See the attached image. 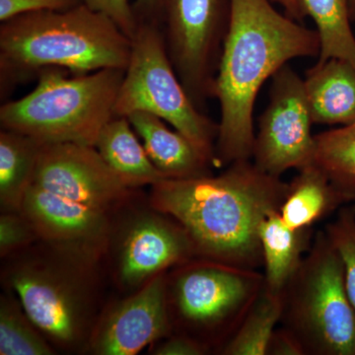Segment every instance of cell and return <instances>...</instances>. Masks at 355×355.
<instances>
[{
  "mask_svg": "<svg viewBox=\"0 0 355 355\" xmlns=\"http://www.w3.org/2000/svg\"><path fill=\"white\" fill-rule=\"evenodd\" d=\"M142 140L147 155L167 179H191L211 174L212 162L182 133L173 132L165 121L146 112L128 116Z\"/></svg>",
  "mask_w": 355,
  "mask_h": 355,
  "instance_id": "15",
  "label": "cell"
},
{
  "mask_svg": "<svg viewBox=\"0 0 355 355\" xmlns=\"http://www.w3.org/2000/svg\"><path fill=\"white\" fill-rule=\"evenodd\" d=\"M33 184L107 214L132 190L95 146L70 142L42 144Z\"/></svg>",
  "mask_w": 355,
  "mask_h": 355,
  "instance_id": "10",
  "label": "cell"
},
{
  "mask_svg": "<svg viewBox=\"0 0 355 355\" xmlns=\"http://www.w3.org/2000/svg\"><path fill=\"white\" fill-rule=\"evenodd\" d=\"M265 286L253 268L196 258L172 282V303L184 333L219 352L239 328Z\"/></svg>",
  "mask_w": 355,
  "mask_h": 355,
  "instance_id": "7",
  "label": "cell"
},
{
  "mask_svg": "<svg viewBox=\"0 0 355 355\" xmlns=\"http://www.w3.org/2000/svg\"><path fill=\"white\" fill-rule=\"evenodd\" d=\"M303 17L309 16L320 41L318 62L340 58L355 67V37L350 26L349 0H299Z\"/></svg>",
  "mask_w": 355,
  "mask_h": 355,
  "instance_id": "21",
  "label": "cell"
},
{
  "mask_svg": "<svg viewBox=\"0 0 355 355\" xmlns=\"http://www.w3.org/2000/svg\"><path fill=\"white\" fill-rule=\"evenodd\" d=\"M282 327L305 355H355V309L340 254L319 231L284 292Z\"/></svg>",
  "mask_w": 355,
  "mask_h": 355,
  "instance_id": "5",
  "label": "cell"
},
{
  "mask_svg": "<svg viewBox=\"0 0 355 355\" xmlns=\"http://www.w3.org/2000/svg\"><path fill=\"white\" fill-rule=\"evenodd\" d=\"M304 88L313 123H355V67L340 58L317 62L306 71Z\"/></svg>",
  "mask_w": 355,
  "mask_h": 355,
  "instance_id": "17",
  "label": "cell"
},
{
  "mask_svg": "<svg viewBox=\"0 0 355 355\" xmlns=\"http://www.w3.org/2000/svg\"><path fill=\"white\" fill-rule=\"evenodd\" d=\"M41 144L1 128L0 132V203L4 212H20L26 191L34 181Z\"/></svg>",
  "mask_w": 355,
  "mask_h": 355,
  "instance_id": "20",
  "label": "cell"
},
{
  "mask_svg": "<svg viewBox=\"0 0 355 355\" xmlns=\"http://www.w3.org/2000/svg\"><path fill=\"white\" fill-rule=\"evenodd\" d=\"M163 18L170 60L200 111L214 98V78L230 18V0H166Z\"/></svg>",
  "mask_w": 355,
  "mask_h": 355,
  "instance_id": "8",
  "label": "cell"
},
{
  "mask_svg": "<svg viewBox=\"0 0 355 355\" xmlns=\"http://www.w3.org/2000/svg\"><path fill=\"white\" fill-rule=\"evenodd\" d=\"M166 0H135L133 4L137 19L156 21L163 17Z\"/></svg>",
  "mask_w": 355,
  "mask_h": 355,
  "instance_id": "31",
  "label": "cell"
},
{
  "mask_svg": "<svg viewBox=\"0 0 355 355\" xmlns=\"http://www.w3.org/2000/svg\"><path fill=\"white\" fill-rule=\"evenodd\" d=\"M338 250L345 268V286L355 309V205H345L338 216L324 228Z\"/></svg>",
  "mask_w": 355,
  "mask_h": 355,
  "instance_id": "25",
  "label": "cell"
},
{
  "mask_svg": "<svg viewBox=\"0 0 355 355\" xmlns=\"http://www.w3.org/2000/svg\"><path fill=\"white\" fill-rule=\"evenodd\" d=\"M84 3L111 18L130 39L135 36L139 19L130 0H84Z\"/></svg>",
  "mask_w": 355,
  "mask_h": 355,
  "instance_id": "28",
  "label": "cell"
},
{
  "mask_svg": "<svg viewBox=\"0 0 355 355\" xmlns=\"http://www.w3.org/2000/svg\"><path fill=\"white\" fill-rule=\"evenodd\" d=\"M81 3L84 0H0V21L27 13L67 10Z\"/></svg>",
  "mask_w": 355,
  "mask_h": 355,
  "instance_id": "27",
  "label": "cell"
},
{
  "mask_svg": "<svg viewBox=\"0 0 355 355\" xmlns=\"http://www.w3.org/2000/svg\"><path fill=\"white\" fill-rule=\"evenodd\" d=\"M171 331L164 273L110 311L91 336L95 354L133 355Z\"/></svg>",
  "mask_w": 355,
  "mask_h": 355,
  "instance_id": "13",
  "label": "cell"
},
{
  "mask_svg": "<svg viewBox=\"0 0 355 355\" xmlns=\"http://www.w3.org/2000/svg\"><path fill=\"white\" fill-rule=\"evenodd\" d=\"M105 162L130 189L167 179L147 155L139 135L125 116H114L103 128L95 144Z\"/></svg>",
  "mask_w": 355,
  "mask_h": 355,
  "instance_id": "18",
  "label": "cell"
},
{
  "mask_svg": "<svg viewBox=\"0 0 355 355\" xmlns=\"http://www.w3.org/2000/svg\"><path fill=\"white\" fill-rule=\"evenodd\" d=\"M197 258L183 226L157 214H144L130 224L119 254L123 284L137 286L173 266Z\"/></svg>",
  "mask_w": 355,
  "mask_h": 355,
  "instance_id": "14",
  "label": "cell"
},
{
  "mask_svg": "<svg viewBox=\"0 0 355 355\" xmlns=\"http://www.w3.org/2000/svg\"><path fill=\"white\" fill-rule=\"evenodd\" d=\"M266 355H305L302 345L296 336L284 327L275 329L270 343Z\"/></svg>",
  "mask_w": 355,
  "mask_h": 355,
  "instance_id": "30",
  "label": "cell"
},
{
  "mask_svg": "<svg viewBox=\"0 0 355 355\" xmlns=\"http://www.w3.org/2000/svg\"><path fill=\"white\" fill-rule=\"evenodd\" d=\"M151 187L154 209L183 226L197 258L257 270L263 266L261 222L279 211L288 183L239 160L218 176L165 179Z\"/></svg>",
  "mask_w": 355,
  "mask_h": 355,
  "instance_id": "1",
  "label": "cell"
},
{
  "mask_svg": "<svg viewBox=\"0 0 355 355\" xmlns=\"http://www.w3.org/2000/svg\"><path fill=\"white\" fill-rule=\"evenodd\" d=\"M39 238L83 260H92L106 246L108 214L32 184L20 209Z\"/></svg>",
  "mask_w": 355,
  "mask_h": 355,
  "instance_id": "12",
  "label": "cell"
},
{
  "mask_svg": "<svg viewBox=\"0 0 355 355\" xmlns=\"http://www.w3.org/2000/svg\"><path fill=\"white\" fill-rule=\"evenodd\" d=\"M272 1L277 2L279 6L284 7L286 16L291 17V19L301 21L304 18L301 12L299 0H272Z\"/></svg>",
  "mask_w": 355,
  "mask_h": 355,
  "instance_id": "32",
  "label": "cell"
},
{
  "mask_svg": "<svg viewBox=\"0 0 355 355\" xmlns=\"http://www.w3.org/2000/svg\"><path fill=\"white\" fill-rule=\"evenodd\" d=\"M314 163L355 200V123L315 135Z\"/></svg>",
  "mask_w": 355,
  "mask_h": 355,
  "instance_id": "23",
  "label": "cell"
},
{
  "mask_svg": "<svg viewBox=\"0 0 355 355\" xmlns=\"http://www.w3.org/2000/svg\"><path fill=\"white\" fill-rule=\"evenodd\" d=\"M57 266L41 261L18 263L9 282L35 327L60 345L78 342L86 324L80 286Z\"/></svg>",
  "mask_w": 355,
  "mask_h": 355,
  "instance_id": "11",
  "label": "cell"
},
{
  "mask_svg": "<svg viewBox=\"0 0 355 355\" xmlns=\"http://www.w3.org/2000/svg\"><path fill=\"white\" fill-rule=\"evenodd\" d=\"M312 228L295 230L287 226L279 211H273L261 222L260 242L265 266V288L282 294L298 270L303 254L312 244Z\"/></svg>",
  "mask_w": 355,
  "mask_h": 355,
  "instance_id": "19",
  "label": "cell"
},
{
  "mask_svg": "<svg viewBox=\"0 0 355 355\" xmlns=\"http://www.w3.org/2000/svg\"><path fill=\"white\" fill-rule=\"evenodd\" d=\"M282 313V294L263 286L232 338L222 347L224 355H266L268 343Z\"/></svg>",
  "mask_w": 355,
  "mask_h": 355,
  "instance_id": "22",
  "label": "cell"
},
{
  "mask_svg": "<svg viewBox=\"0 0 355 355\" xmlns=\"http://www.w3.org/2000/svg\"><path fill=\"white\" fill-rule=\"evenodd\" d=\"M10 295L0 298V354L50 355L53 349Z\"/></svg>",
  "mask_w": 355,
  "mask_h": 355,
  "instance_id": "24",
  "label": "cell"
},
{
  "mask_svg": "<svg viewBox=\"0 0 355 355\" xmlns=\"http://www.w3.org/2000/svg\"><path fill=\"white\" fill-rule=\"evenodd\" d=\"M209 352V347L193 336L180 334L160 343L154 354L157 355H202Z\"/></svg>",
  "mask_w": 355,
  "mask_h": 355,
  "instance_id": "29",
  "label": "cell"
},
{
  "mask_svg": "<svg viewBox=\"0 0 355 355\" xmlns=\"http://www.w3.org/2000/svg\"><path fill=\"white\" fill-rule=\"evenodd\" d=\"M125 70L101 69L65 76L64 69H46L29 94L0 107V125L41 144L95 146L110 120Z\"/></svg>",
  "mask_w": 355,
  "mask_h": 355,
  "instance_id": "4",
  "label": "cell"
},
{
  "mask_svg": "<svg viewBox=\"0 0 355 355\" xmlns=\"http://www.w3.org/2000/svg\"><path fill=\"white\" fill-rule=\"evenodd\" d=\"M319 53L317 31L282 15L270 0H230L214 85L221 112L216 166L252 160L254 107L261 86L291 60Z\"/></svg>",
  "mask_w": 355,
  "mask_h": 355,
  "instance_id": "2",
  "label": "cell"
},
{
  "mask_svg": "<svg viewBox=\"0 0 355 355\" xmlns=\"http://www.w3.org/2000/svg\"><path fill=\"white\" fill-rule=\"evenodd\" d=\"M354 200L349 191L340 188L313 162L299 169L288 183L279 214L292 229H309Z\"/></svg>",
  "mask_w": 355,
  "mask_h": 355,
  "instance_id": "16",
  "label": "cell"
},
{
  "mask_svg": "<svg viewBox=\"0 0 355 355\" xmlns=\"http://www.w3.org/2000/svg\"><path fill=\"white\" fill-rule=\"evenodd\" d=\"M132 39L85 3L16 16L0 26L1 89L46 69L76 74L127 69Z\"/></svg>",
  "mask_w": 355,
  "mask_h": 355,
  "instance_id": "3",
  "label": "cell"
},
{
  "mask_svg": "<svg viewBox=\"0 0 355 355\" xmlns=\"http://www.w3.org/2000/svg\"><path fill=\"white\" fill-rule=\"evenodd\" d=\"M159 24L139 21L114 116L128 118L135 112L153 114L170 123L216 165L218 125L191 101L173 67Z\"/></svg>",
  "mask_w": 355,
  "mask_h": 355,
  "instance_id": "6",
  "label": "cell"
},
{
  "mask_svg": "<svg viewBox=\"0 0 355 355\" xmlns=\"http://www.w3.org/2000/svg\"><path fill=\"white\" fill-rule=\"evenodd\" d=\"M34 230L21 212H4L0 217V254L2 258L22 249L35 239Z\"/></svg>",
  "mask_w": 355,
  "mask_h": 355,
  "instance_id": "26",
  "label": "cell"
},
{
  "mask_svg": "<svg viewBox=\"0 0 355 355\" xmlns=\"http://www.w3.org/2000/svg\"><path fill=\"white\" fill-rule=\"evenodd\" d=\"M349 10L352 20H355V0H349Z\"/></svg>",
  "mask_w": 355,
  "mask_h": 355,
  "instance_id": "33",
  "label": "cell"
},
{
  "mask_svg": "<svg viewBox=\"0 0 355 355\" xmlns=\"http://www.w3.org/2000/svg\"><path fill=\"white\" fill-rule=\"evenodd\" d=\"M313 123L304 81L288 64L284 65L272 77L270 102L254 135V164L280 178L287 170H299L314 162Z\"/></svg>",
  "mask_w": 355,
  "mask_h": 355,
  "instance_id": "9",
  "label": "cell"
}]
</instances>
